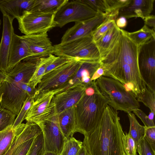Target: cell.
Instances as JSON below:
<instances>
[{
  "label": "cell",
  "mask_w": 155,
  "mask_h": 155,
  "mask_svg": "<svg viewBox=\"0 0 155 155\" xmlns=\"http://www.w3.org/2000/svg\"><path fill=\"white\" fill-rule=\"evenodd\" d=\"M118 112L108 105L96 127L84 135L83 144L90 155H124V133Z\"/></svg>",
  "instance_id": "cell-1"
},
{
  "label": "cell",
  "mask_w": 155,
  "mask_h": 155,
  "mask_svg": "<svg viewBox=\"0 0 155 155\" xmlns=\"http://www.w3.org/2000/svg\"><path fill=\"white\" fill-rule=\"evenodd\" d=\"M108 102L100 91L91 94L84 93L74 106L75 132L84 135L93 130L101 119Z\"/></svg>",
  "instance_id": "cell-2"
},
{
  "label": "cell",
  "mask_w": 155,
  "mask_h": 155,
  "mask_svg": "<svg viewBox=\"0 0 155 155\" xmlns=\"http://www.w3.org/2000/svg\"><path fill=\"white\" fill-rule=\"evenodd\" d=\"M95 82L100 92L107 100V105L115 110L128 114L140 107L139 102L132 92L118 81L102 76Z\"/></svg>",
  "instance_id": "cell-3"
},
{
  "label": "cell",
  "mask_w": 155,
  "mask_h": 155,
  "mask_svg": "<svg viewBox=\"0 0 155 155\" xmlns=\"http://www.w3.org/2000/svg\"><path fill=\"white\" fill-rule=\"evenodd\" d=\"M53 54L81 61L99 62L100 54L91 35L53 45Z\"/></svg>",
  "instance_id": "cell-4"
},
{
  "label": "cell",
  "mask_w": 155,
  "mask_h": 155,
  "mask_svg": "<svg viewBox=\"0 0 155 155\" xmlns=\"http://www.w3.org/2000/svg\"><path fill=\"white\" fill-rule=\"evenodd\" d=\"M82 62L74 60L45 74L37 85L35 98L48 91H53L56 94L63 91L79 69Z\"/></svg>",
  "instance_id": "cell-5"
},
{
  "label": "cell",
  "mask_w": 155,
  "mask_h": 155,
  "mask_svg": "<svg viewBox=\"0 0 155 155\" xmlns=\"http://www.w3.org/2000/svg\"><path fill=\"white\" fill-rule=\"evenodd\" d=\"M0 71V107L18 115L28 96L19 83Z\"/></svg>",
  "instance_id": "cell-6"
},
{
  "label": "cell",
  "mask_w": 155,
  "mask_h": 155,
  "mask_svg": "<svg viewBox=\"0 0 155 155\" xmlns=\"http://www.w3.org/2000/svg\"><path fill=\"white\" fill-rule=\"evenodd\" d=\"M55 15L54 13L26 11L21 17L17 19L18 29L25 35L47 32L57 27Z\"/></svg>",
  "instance_id": "cell-7"
},
{
  "label": "cell",
  "mask_w": 155,
  "mask_h": 155,
  "mask_svg": "<svg viewBox=\"0 0 155 155\" xmlns=\"http://www.w3.org/2000/svg\"><path fill=\"white\" fill-rule=\"evenodd\" d=\"M100 14L82 0L68 1L55 14L57 27L62 28L68 23L91 18Z\"/></svg>",
  "instance_id": "cell-8"
},
{
  "label": "cell",
  "mask_w": 155,
  "mask_h": 155,
  "mask_svg": "<svg viewBox=\"0 0 155 155\" xmlns=\"http://www.w3.org/2000/svg\"><path fill=\"white\" fill-rule=\"evenodd\" d=\"M138 64L147 86L155 92V38L139 46Z\"/></svg>",
  "instance_id": "cell-9"
},
{
  "label": "cell",
  "mask_w": 155,
  "mask_h": 155,
  "mask_svg": "<svg viewBox=\"0 0 155 155\" xmlns=\"http://www.w3.org/2000/svg\"><path fill=\"white\" fill-rule=\"evenodd\" d=\"M43 135L45 152L61 153L65 138L60 128L57 114L44 121L37 124Z\"/></svg>",
  "instance_id": "cell-10"
},
{
  "label": "cell",
  "mask_w": 155,
  "mask_h": 155,
  "mask_svg": "<svg viewBox=\"0 0 155 155\" xmlns=\"http://www.w3.org/2000/svg\"><path fill=\"white\" fill-rule=\"evenodd\" d=\"M55 94L53 91L41 94L34 101L25 118L27 122L37 124L52 117L56 114L53 100Z\"/></svg>",
  "instance_id": "cell-11"
},
{
  "label": "cell",
  "mask_w": 155,
  "mask_h": 155,
  "mask_svg": "<svg viewBox=\"0 0 155 155\" xmlns=\"http://www.w3.org/2000/svg\"><path fill=\"white\" fill-rule=\"evenodd\" d=\"M27 45L32 56L23 61H37L39 59L53 54V45L47 32L19 36Z\"/></svg>",
  "instance_id": "cell-12"
},
{
  "label": "cell",
  "mask_w": 155,
  "mask_h": 155,
  "mask_svg": "<svg viewBox=\"0 0 155 155\" xmlns=\"http://www.w3.org/2000/svg\"><path fill=\"white\" fill-rule=\"evenodd\" d=\"M106 17L98 14L90 19L75 22L68 28L61 38V43H65L91 35L92 32L105 20Z\"/></svg>",
  "instance_id": "cell-13"
},
{
  "label": "cell",
  "mask_w": 155,
  "mask_h": 155,
  "mask_svg": "<svg viewBox=\"0 0 155 155\" xmlns=\"http://www.w3.org/2000/svg\"><path fill=\"white\" fill-rule=\"evenodd\" d=\"M13 20L8 16L3 15V30L0 43V71L8 73L10 53L15 35Z\"/></svg>",
  "instance_id": "cell-14"
},
{
  "label": "cell",
  "mask_w": 155,
  "mask_h": 155,
  "mask_svg": "<svg viewBox=\"0 0 155 155\" xmlns=\"http://www.w3.org/2000/svg\"><path fill=\"white\" fill-rule=\"evenodd\" d=\"M86 87L84 84H78L55 94L53 100L56 114L75 106L84 94Z\"/></svg>",
  "instance_id": "cell-15"
},
{
  "label": "cell",
  "mask_w": 155,
  "mask_h": 155,
  "mask_svg": "<svg viewBox=\"0 0 155 155\" xmlns=\"http://www.w3.org/2000/svg\"><path fill=\"white\" fill-rule=\"evenodd\" d=\"M14 129L15 133L13 141L4 155H15L18 146L22 142L36 137L42 132L37 124L28 122L25 124L21 123Z\"/></svg>",
  "instance_id": "cell-16"
},
{
  "label": "cell",
  "mask_w": 155,
  "mask_h": 155,
  "mask_svg": "<svg viewBox=\"0 0 155 155\" xmlns=\"http://www.w3.org/2000/svg\"><path fill=\"white\" fill-rule=\"evenodd\" d=\"M155 0H131L126 6L119 11L118 17L127 19L140 17L143 19L150 15L153 9Z\"/></svg>",
  "instance_id": "cell-17"
},
{
  "label": "cell",
  "mask_w": 155,
  "mask_h": 155,
  "mask_svg": "<svg viewBox=\"0 0 155 155\" xmlns=\"http://www.w3.org/2000/svg\"><path fill=\"white\" fill-rule=\"evenodd\" d=\"M35 0H0V11L3 15L12 20L21 17L24 12L30 11Z\"/></svg>",
  "instance_id": "cell-18"
},
{
  "label": "cell",
  "mask_w": 155,
  "mask_h": 155,
  "mask_svg": "<svg viewBox=\"0 0 155 155\" xmlns=\"http://www.w3.org/2000/svg\"><path fill=\"white\" fill-rule=\"evenodd\" d=\"M82 61L79 69L65 87L63 91L78 84L87 87L92 81L91 78L95 72L101 66L99 62Z\"/></svg>",
  "instance_id": "cell-19"
},
{
  "label": "cell",
  "mask_w": 155,
  "mask_h": 155,
  "mask_svg": "<svg viewBox=\"0 0 155 155\" xmlns=\"http://www.w3.org/2000/svg\"><path fill=\"white\" fill-rule=\"evenodd\" d=\"M32 56V54L26 44L20 38L19 35L15 34L9 56L8 73L22 60L28 59Z\"/></svg>",
  "instance_id": "cell-20"
},
{
  "label": "cell",
  "mask_w": 155,
  "mask_h": 155,
  "mask_svg": "<svg viewBox=\"0 0 155 155\" xmlns=\"http://www.w3.org/2000/svg\"><path fill=\"white\" fill-rule=\"evenodd\" d=\"M58 115L59 126L65 138L73 136L76 127L74 106Z\"/></svg>",
  "instance_id": "cell-21"
},
{
  "label": "cell",
  "mask_w": 155,
  "mask_h": 155,
  "mask_svg": "<svg viewBox=\"0 0 155 155\" xmlns=\"http://www.w3.org/2000/svg\"><path fill=\"white\" fill-rule=\"evenodd\" d=\"M58 57L53 54H51L38 59L36 61L35 70L28 84L34 88H36L45 74L48 67Z\"/></svg>",
  "instance_id": "cell-22"
},
{
  "label": "cell",
  "mask_w": 155,
  "mask_h": 155,
  "mask_svg": "<svg viewBox=\"0 0 155 155\" xmlns=\"http://www.w3.org/2000/svg\"><path fill=\"white\" fill-rule=\"evenodd\" d=\"M68 0H35L30 11L56 14Z\"/></svg>",
  "instance_id": "cell-23"
},
{
  "label": "cell",
  "mask_w": 155,
  "mask_h": 155,
  "mask_svg": "<svg viewBox=\"0 0 155 155\" xmlns=\"http://www.w3.org/2000/svg\"><path fill=\"white\" fill-rule=\"evenodd\" d=\"M120 28L116 24L95 42L99 50L100 57L103 56L115 41L120 34Z\"/></svg>",
  "instance_id": "cell-24"
},
{
  "label": "cell",
  "mask_w": 155,
  "mask_h": 155,
  "mask_svg": "<svg viewBox=\"0 0 155 155\" xmlns=\"http://www.w3.org/2000/svg\"><path fill=\"white\" fill-rule=\"evenodd\" d=\"M127 33L129 37L138 46L155 38V30L150 28L145 25L137 31L133 32L127 31Z\"/></svg>",
  "instance_id": "cell-25"
},
{
  "label": "cell",
  "mask_w": 155,
  "mask_h": 155,
  "mask_svg": "<svg viewBox=\"0 0 155 155\" xmlns=\"http://www.w3.org/2000/svg\"><path fill=\"white\" fill-rule=\"evenodd\" d=\"M130 122L128 134L137 144L144 137L146 127L141 125L136 118L135 115L132 112L127 114Z\"/></svg>",
  "instance_id": "cell-26"
},
{
  "label": "cell",
  "mask_w": 155,
  "mask_h": 155,
  "mask_svg": "<svg viewBox=\"0 0 155 155\" xmlns=\"http://www.w3.org/2000/svg\"><path fill=\"white\" fill-rule=\"evenodd\" d=\"M12 126L0 132V155H4L11 147L15 136Z\"/></svg>",
  "instance_id": "cell-27"
},
{
  "label": "cell",
  "mask_w": 155,
  "mask_h": 155,
  "mask_svg": "<svg viewBox=\"0 0 155 155\" xmlns=\"http://www.w3.org/2000/svg\"><path fill=\"white\" fill-rule=\"evenodd\" d=\"M83 145V142L73 136L65 138L63 147L59 155H76Z\"/></svg>",
  "instance_id": "cell-28"
},
{
  "label": "cell",
  "mask_w": 155,
  "mask_h": 155,
  "mask_svg": "<svg viewBox=\"0 0 155 155\" xmlns=\"http://www.w3.org/2000/svg\"><path fill=\"white\" fill-rule=\"evenodd\" d=\"M136 98L150 110V112L155 113V92L152 91L146 85L143 92L139 95Z\"/></svg>",
  "instance_id": "cell-29"
},
{
  "label": "cell",
  "mask_w": 155,
  "mask_h": 155,
  "mask_svg": "<svg viewBox=\"0 0 155 155\" xmlns=\"http://www.w3.org/2000/svg\"><path fill=\"white\" fill-rule=\"evenodd\" d=\"M115 21L107 17L104 21L91 33V36L95 43L99 40L115 24Z\"/></svg>",
  "instance_id": "cell-30"
},
{
  "label": "cell",
  "mask_w": 155,
  "mask_h": 155,
  "mask_svg": "<svg viewBox=\"0 0 155 155\" xmlns=\"http://www.w3.org/2000/svg\"><path fill=\"white\" fill-rule=\"evenodd\" d=\"M16 116L9 110L0 107V132L13 126Z\"/></svg>",
  "instance_id": "cell-31"
},
{
  "label": "cell",
  "mask_w": 155,
  "mask_h": 155,
  "mask_svg": "<svg viewBox=\"0 0 155 155\" xmlns=\"http://www.w3.org/2000/svg\"><path fill=\"white\" fill-rule=\"evenodd\" d=\"M122 142L124 151L126 155H137V144L128 133H124Z\"/></svg>",
  "instance_id": "cell-32"
},
{
  "label": "cell",
  "mask_w": 155,
  "mask_h": 155,
  "mask_svg": "<svg viewBox=\"0 0 155 155\" xmlns=\"http://www.w3.org/2000/svg\"><path fill=\"white\" fill-rule=\"evenodd\" d=\"M35 99L32 97L28 96L26 100L24 102L22 107L17 118L15 119L12 126L13 129L22 123L28 111L33 104Z\"/></svg>",
  "instance_id": "cell-33"
},
{
  "label": "cell",
  "mask_w": 155,
  "mask_h": 155,
  "mask_svg": "<svg viewBox=\"0 0 155 155\" xmlns=\"http://www.w3.org/2000/svg\"><path fill=\"white\" fill-rule=\"evenodd\" d=\"M42 132L36 137L27 155H43L45 152Z\"/></svg>",
  "instance_id": "cell-34"
},
{
  "label": "cell",
  "mask_w": 155,
  "mask_h": 155,
  "mask_svg": "<svg viewBox=\"0 0 155 155\" xmlns=\"http://www.w3.org/2000/svg\"><path fill=\"white\" fill-rule=\"evenodd\" d=\"M137 152L139 155H155V150L144 137L137 144Z\"/></svg>",
  "instance_id": "cell-35"
},
{
  "label": "cell",
  "mask_w": 155,
  "mask_h": 155,
  "mask_svg": "<svg viewBox=\"0 0 155 155\" xmlns=\"http://www.w3.org/2000/svg\"><path fill=\"white\" fill-rule=\"evenodd\" d=\"M82 0L83 2L98 14L105 15L106 9L105 0Z\"/></svg>",
  "instance_id": "cell-36"
},
{
  "label": "cell",
  "mask_w": 155,
  "mask_h": 155,
  "mask_svg": "<svg viewBox=\"0 0 155 155\" xmlns=\"http://www.w3.org/2000/svg\"><path fill=\"white\" fill-rule=\"evenodd\" d=\"M35 137L27 139L22 142L18 146L15 155H27Z\"/></svg>",
  "instance_id": "cell-37"
},
{
  "label": "cell",
  "mask_w": 155,
  "mask_h": 155,
  "mask_svg": "<svg viewBox=\"0 0 155 155\" xmlns=\"http://www.w3.org/2000/svg\"><path fill=\"white\" fill-rule=\"evenodd\" d=\"M133 112L141 120L146 127H155V122L150 120L148 116L140 109H136Z\"/></svg>",
  "instance_id": "cell-38"
},
{
  "label": "cell",
  "mask_w": 155,
  "mask_h": 155,
  "mask_svg": "<svg viewBox=\"0 0 155 155\" xmlns=\"http://www.w3.org/2000/svg\"><path fill=\"white\" fill-rule=\"evenodd\" d=\"M74 60L58 57L48 67L45 74L65 64Z\"/></svg>",
  "instance_id": "cell-39"
},
{
  "label": "cell",
  "mask_w": 155,
  "mask_h": 155,
  "mask_svg": "<svg viewBox=\"0 0 155 155\" xmlns=\"http://www.w3.org/2000/svg\"><path fill=\"white\" fill-rule=\"evenodd\" d=\"M144 137L155 150V127H146Z\"/></svg>",
  "instance_id": "cell-40"
},
{
  "label": "cell",
  "mask_w": 155,
  "mask_h": 155,
  "mask_svg": "<svg viewBox=\"0 0 155 155\" xmlns=\"http://www.w3.org/2000/svg\"><path fill=\"white\" fill-rule=\"evenodd\" d=\"M19 85L21 89L25 91L28 96L33 97L36 96L37 90L30 86L28 84L20 82Z\"/></svg>",
  "instance_id": "cell-41"
},
{
  "label": "cell",
  "mask_w": 155,
  "mask_h": 155,
  "mask_svg": "<svg viewBox=\"0 0 155 155\" xmlns=\"http://www.w3.org/2000/svg\"><path fill=\"white\" fill-rule=\"evenodd\" d=\"M144 25L147 26L152 28V29L155 30V16L153 15H150L145 17L143 19Z\"/></svg>",
  "instance_id": "cell-42"
},
{
  "label": "cell",
  "mask_w": 155,
  "mask_h": 155,
  "mask_svg": "<svg viewBox=\"0 0 155 155\" xmlns=\"http://www.w3.org/2000/svg\"><path fill=\"white\" fill-rule=\"evenodd\" d=\"M115 22L116 25L120 29L125 28L127 24V18L122 16L118 17Z\"/></svg>",
  "instance_id": "cell-43"
},
{
  "label": "cell",
  "mask_w": 155,
  "mask_h": 155,
  "mask_svg": "<svg viewBox=\"0 0 155 155\" xmlns=\"http://www.w3.org/2000/svg\"><path fill=\"white\" fill-rule=\"evenodd\" d=\"M104 72L103 68L101 66L93 75L91 78V81H96L100 77L103 76Z\"/></svg>",
  "instance_id": "cell-44"
},
{
  "label": "cell",
  "mask_w": 155,
  "mask_h": 155,
  "mask_svg": "<svg viewBox=\"0 0 155 155\" xmlns=\"http://www.w3.org/2000/svg\"><path fill=\"white\" fill-rule=\"evenodd\" d=\"M76 155H90L86 147L83 144Z\"/></svg>",
  "instance_id": "cell-45"
},
{
  "label": "cell",
  "mask_w": 155,
  "mask_h": 155,
  "mask_svg": "<svg viewBox=\"0 0 155 155\" xmlns=\"http://www.w3.org/2000/svg\"><path fill=\"white\" fill-rule=\"evenodd\" d=\"M154 115H155L154 113L153 112H150V114L148 116L149 119L150 120L155 122L154 117Z\"/></svg>",
  "instance_id": "cell-46"
},
{
  "label": "cell",
  "mask_w": 155,
  "mask_h": 155,
  "mask_svg": "<svg viewBox=\"0 0 155 155\" xmlns=\"http://www.w3.org/2000/svg\"><path fill=\"white\" fill-rule=\"evenodd\" d=\"M43 155H59L58 153L50 151L45 152Z\"/></svg>",
  "instance_id": "cell-47"
},
{
  "label": "cell",
  "mask_w": 155,
  "mask_h": 155,
  "mask_svg": "<svg viewBox=\"0 0 155 155\" xmlns=\"http://www.w3.org/2000/svg\"><path fill=\"white\" fill-rule=\"evenodd\" d=\"M1 20H0V27H1Z\"/></svg>",
  "instance_id": "cell-48"
},
{
  "label": "cell",
  "mask_w": 155,
  "mask_h": 155,
  "mask_svg": "<svg viewBox=\"0 0 155 155\" xmlns=\"http://www.w3.org/2000/svg\"><path fill=\"white\" fill-rule=\"evenodd\" d=\"M124 155H126L125 154H124Z\"/></svg>",
  "instance_id": "cell-49"
}]
</instances>
